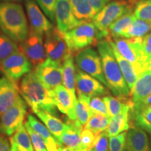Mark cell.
Listing matches in <instances>:
<instances>
[{
	"label": "cell",
	"mask_w": 151,
	"mask_h": 151,
	"mask_svg": "<svg viewBox=\"0 0 151 151\" xmlns=\"http://www.w3.org/2000/svg\"><path fill=\"white\" fill-rule=\"evenodd\" d=\"M27 113L25 101L20 97L15 104L1 115L0 121V132L11 137L23 123Z\"/></svg>",
	"instance_id": "cell-9"
},
{
	"label": "cell",
	"mask_w": 151,
	"mask_h": 151,
	"mask_svg": "<svg viewBox=\"0 0 151 151\" xmlns=\"http://www.w3.org/2000/svg\"><path fill=\"white\" fill-rule=\"evenodd\" d=\"M17 42L6 35H0V64L18 50Z\"/></svg>",
	"instance_id": "cell-33"
},
{
	"label": "cell",
	"mask_w": 151,
	"mask_h": 151,
	"mask_svg": "<svg viewBox=\"0 0 151 151\" xmlns=\"http://www.w3.org/2000/svg\"><path fill=\"white\" fill-rule=\"evenodd\" d=\"M137 19L134 13L129 12L116 20L109 27V35L113 38L120 37L122 32L127 29Z\"/></svg>",
	"instance_id": "cell-30"
},
{
	"label": "cell",
	"mask_w": 151,
	"mask_h": 151,
	"mask_svg": "<svg viewBox=\"0 0 151 151\" xmlns=\"http://www.w3.org/2000/svg\"><path fill=\"white\" fill-rule=\"evenodd\" d=\"M107 40L109 41V43H110L113 53H114V55L116 57L117 61H118L120 69H121L124 80H125L130 91H131V90L133 88L138 78V73L137 72V70H136L135 67H134V65L132 63H130L129 61L124 59L123 57L120 54V52H118L116 46H115V43L113 42V41L111 40L109 37L107 38Z\"/></svg>",
	"instance_id": "cell-24"
},
{
	"label": "cell",
	"mask_w": 151,
	"mask_h": 151,
	"mask_svg": "<svg viewBox=\"0 0 151 151\" xmlns=\"http://www.w3.org/2000/svg\"><path fill=\"white\" fill-rule=\"evenodd\" d=\"M151 94V65L138 76L133 88L130 91L131 104L139 103Z\"/></svg>",
	"instance_id": "cell-18"
},
{
	"label": "cell",
	"mask_w": 151,
	"mask_h": 151,
	"mask_svg": "<svg viewBox=\"0 0 151 151\" xmlns=\"http://www.w3.org/2000/svg\"><path fill=\"white\" fill-rule=\"evenodd\" d=\"M90 107L93 114L102 115V116L110 118L105 102L104 101L103 99H101L99 97H94L91 98Z\"/></svg>",
	"instance_id": "cell-40"
},
{
	"label": "cell",
	"mask_w": 151,
	"mask_h": 151,
	"mask_svg": "<svg viewBox=\"0 0 151 151\" xmlns=\"http://www.w3.org/2000/svg\"><path fill=\"white\" fill-rule=\"evenodd\" d=\"M73 14L80 20H90L95 16L96 11L88 0H69Z\"/></svg>",
	"instance_id": "cell-29"
},
{
	"label": "cell",
	"mask_w": 151,
	"mask_h": 151,
	"mask_svg": "<svg viewBox=\"0 0 151 151\" xmlns=\"http://www.w3.org/2000/svg\"><path fill=\"white\" fill-rule=\"evenodd\" d=\"M1 1H3L4 2H11V1H18L20 0H1Z\"/></svg>",
	"instance_id": "cell-48"
},
{
	"label": "cell",
	"mask_w": 151,
	"mask_h": 151,
	"mask_svg": "<svg viewBox=\"0 0 151 151\" xmlns=\"http://www.w3.org/2000/svg\"><path fill=\"white\" fill-rule=\"evenodd\" d=\"M69 127L62 136L60 144L62 146L69 148L71 151H80L81 149V134L82 126L76 120L69 119L67 122ZM86 151V150H84Z\"/></svg>",
	"instance_id": "cell-20"
},
{
	"label": "cell",
	"mask_w": 151,
	"mask_h": 151,
	"mask_svg": "<svg viewBox=\"0 0 151 151\" xmlns=\"http://www.w3.org/2000/svg\"><path fill=\"white\" fill-rule=\"evenodd\" d=\"M102 99L106 106L110 118H113L120 114L128 102V101L123 102L122 101L123 100L120 99L118 97H112L111 95L104 96Z\"/></svg>",
	"instance_id": "cell-34"
},
{
	"label": "cell",
	"mask_w": 151,
	"mask_h": 151,
	"mask_svg": "<svg viewBox=\"0 0 151 151\" xmlns=\"http://www.w3.org/2000/svg\"><path fill=\"white\" fill-rule=\"evenodd\" d=\"M58 151H71L70 149L67 148V147H63L60 146L59 148H58Z\"/></svg>",
	"instance_id": "cell-47"
},
{
	"label": "cell",
	"mask_w": 151,
	"mask_h": 151,
	"mask_svg": "<svg viewBox=\"0 0 151 151\" xmlns=\"http://www.w3.org/2000/svg\"><path fill=\"white\" fill-rule=\"evenodd\" d=\"M135 104H143V105H151V94L146 98L144 100H143L141 102Z\"/></svg>",
	"instance_id": "cell-45"
},
{
	"label": "cell",
	"mask_w": 151,
	"mask_h": 151,
	"mask_svg": "<svg viewBox=\"0 0 151 151\" xmlns=\"http://www.w3.org/2000/svg\"><path fill=\"white\" fill-rule=\"evenodd\" d=\"M151 32V22L137 18L127 29L123 31L120 37L126 39L143 38Z\"/></svg>",
	"instance_id": "cell-28"
},
{
	"label": "cell",
	"mask_w": 151,
	"mask_h": 151,
	"mask_svg": "<svg viewBox=\"0 0 151 151\" xmlns=\"http://www.w3.org/2000/svg\"><path fill=\"white\" fill-rule=\"evenodd\" d=\"M52 94L57 108L60 112L65 114L68 118L72 120H76L75 111V103L69 92L65 86L60 85L51 90Z\"/></svg>",
	"instance_id": "cell-19"
},
{
	"label": "cell",
	"mask_w": 151,
	"mask_h": 151,
	"mask_svg": "<svg viewBox=\"0 0 151 151\" xmlns=\"http://www.w3.org/2000/svg\"><path fill=\"white\" fill-rule=\"evenodd\" d=\"M62 35L71 53L88 48L104 39L92 21L88 20H81L78 26Z\"/></svg>",
	"instance_id": "cell-4"
},
{
	"label": "cell",
	"mask_w": 151,
	"mask_h": 151,
	"mask_svg": "<svg viewBox=\"0 0 151 151\" xmlns=\"http://www.w3.org/2000/svg\"><path fill=\"white\" fill-rule=\"evenodd\" d=\"M20 90L15 81L4 77L0 85V116L16 104L20 96Z\"/></svg>",
	"instance_id": "cell-16"
},
{
	"label": "cell",
	"mask_w": 151,
	"mask_h": 151,
	"mask_svg": "<svg viewBox=\"0 0 151 151\" xmlns=\"http://www.w3.org/2000/svg\"><path fill=\"white\" fill-rule=\"evenodd\" d=\"M127 132L109 137V151H125L127 144Z\"/></svg>",
	"instance_id": "cell-37"
},
{
	"label": "cell",
	"mask_w": 151,
	"mask_h": 151,
	"mask_svg": "<svg viewBox=\"0 0 151 151\" xmlns=\"http://www.w3.org/2000/svg\"><path fill=\"white\" fill-rule=\"evenodd\" d=\"M10 140L15 143L19 151H35L31 139L24 124L20 126Z\"/></svg>",
	"instance_id": "cell-31"
},
{
	"label": "cell",
	"mask_w": 151,
	"mask_h": 151,
	"mask_svg": "<svg viewBox=\"0 0 151 151\" xmlns=\"http://www.w3.org/2000/svg\"><path fill=\"white\" fill-rule=\"evenodd\" d=\"M27 122L33 129L43 138L48 151H58V148L61 146L44 124L31 114L28 115Z\"/></svg>",
	"instance_id": "cell-26"
},
{
	"label": "cell",
	"mask_w": 151,
	"mask_h": 151,
	"mask_svg": "<svg viewBox=\"0 0 151 151\" xmlns=\"http://www.w3.org/2000/svg\"><path fill=\"white\" fill-rule=\"evenodd\" d=\"M0 151H11V146L7 138L0 137Z\"/></svg>",
	"instance_id": "cell-44"
},
{
	"label": "cell",
	"mask_w": 151,
	"mask_h": 151,
	"mask_svg": "<svg viewBox=\"0 0 151 151\" xmlns=\"http://www.w3.org/2000/svg\"><path fill=\"white\" fill-rule=\"evenodd\" d=\"M0 68L7 78L11 81H18L31 72L32 64L23 52L18 50L0 64Z\"/></svg>",
	"instance_id": "cell-8"
},
{
	"label": "cell",
	"mask_w": 151,
	"mask_h": 151,
	"mask_svg": "<svg viewBox=\"0 0 151 151\" xmlns=\"http://www.w3.org/2000/svg\"><path fill=\"white\" fill-rule=\"evenodd\" d=\"M136 18L151 22V0H141L134 10Z\"/></svg>",
	"instance_id": "cell-35"
},
{
	"label": "cell",
	"mask_w": 151,
	"mask_h": 151,
	"mask_svg": "<svg viewBox=\"0 0 151 151\" xmlns=\"http://www.w3.org/2000/svg\"><path fill=\"white\" fill-rule=\"evenodd\" d=\"M35 1L52 22L55 20L56 0H35Z\"/></svg>",
	"instance_id": "cell-39"
},
{
	"label": "cell",
	"mask_w": 151,
	"mask_h": 151,
	"mask_svg": "<svg viewBox=\"0 0 151 151\" xmlns=\"http://www.w3.org/2000/svg\"><path fill=\"white\" fill-rule=\"evenodd\" d=\"M130 107L129 122L131 127L140 128L151 135V105L130 104Z\"/></svg>",
	"instance_id": "cell-17"
},
{
	"label": "cell",
	"mask_w": 151,
	"mask_h": 151,
	"mask_svg": "<svg viewBox=\"0 0 151 151\" xmlns=\"http://www.w3.org/2000/svg\"><path fill=\"white\" fill-rule=\"evenodd\" d=\"M11 151H19L18 150V148H17V147L16 145H15V143L13 142L12 141H11Z\"/></svg>",
	"instance_id": "cell-46"
},
{
	"label": "cell",
	"mask_w": 151,
	"mask_h": 151,
	"mask_svg": "<svg viewBox=\"0 0 151 151\" xmlns=\"http://www.w3.org/2000/svg\"><path fill=\"white\" fill-rule=\"evenodd\" d=\"M1 80H2V78H0V85H1Z\"/></svg>",
	"instance_id": "cell-50"
},
{
	"label": "cell",
	"mask_w": 151,
	"mask_h": 151,
	"mask_svg": "<svg viewBox=\"0 0 151 151\" xmlns=\"http://www.w3.org/2000/svg\"><path fill=\"white\" fill-rule=\"evenodd\" d=\"M44 47L47 58L60 63H63L66 56L70 52L63 35L58 27H53L46 33Z\"/></svg>",
	"instance_id": "cell-11"
},
{
	"label": "cell",
	"mask_w": 151,
	"mask_h": 151,
	"mask_svg": "<svg viewBox=\"0 0 151 151\" xmlns=\"http://www.w3.org/2000/svg\"><path fill=\"white\" fill-rule=\"evenodd\" d=\"M25 6L32 30L43 36L53 28L52 22L43 14L35 0H26Z\"/></svg>",
	"instance_id": "cell-15"
},
{
	"label": "cell",
	"mask_w": 151,
	"mask_h": 151,
	"mask_svg": "<svg viewBox=\"0 0 151 151\" xmlns=\"http://www.w3.org/2000/svg\"><path fill=\"white\" fill-rule=\"evenodd\" d=\"M129 12H131L130 8L125 1H111L96 14L92 19V22L105 39L109 37V27L111 24Z\"/></svg>",
	"instance_id": "cell-6"
},
{
	"label": "cell",
	"mask_w": 151,
	"mask_h": 151,
	"mask_svg": "<svg viewBox=\"0 0 151 151\" xmlns=\"http://www.w3.org/2000/svg\"><path fill=\"white\" fill-rule=\"evenodd\" d=\"M33 112L39 117V119H41V121L45 124L46 127L48 128L50 133L60 144L62 136L69 127V125L62 122L59 118L46 111L36 110L34 111Z\"/></svg>",
	"instance_id": "cell-22"
},
{
	"label": "cell",
	"mask_w": 151,
	"mask_h": 151,
	"mask_svg": "<svg viewBox=\"0 0 151 151\" xmlns=\"http://www.w3.org/2000/svg\"><path fill=\"white\" fill-rule=\"evenodd\" d=\"M63 76L62 83L72 96L76 104V67L71 52H69L64 60Z\"/></svg>",
	"instance_id": "cell-25"
},
{
	"label": "cell",
	"mask_w": 151,
	"mask_h": 151,
	"mask_svg": "<svg viewBox=\"0 0 151 151\" xmlns=\"http://www.w3.org/2000/svg\"><path fill=\"white\" fill-rule=\"evenodd\" d=\"M24 126L31 139L35 151H48L43 138L33 129V128L30 126L27 121L24 123Z\"/></svg>",
	"instance_id": "cell-36"
},
{
	"label": "cell",
	"mask_w": 151,
	"mask_h": 151,
	"mask_svg": "<svg viewBox=\"0 0 151 151\" xmlns=\"http://www.w3.org/2000/svg\"><path fill=\"white\" fill-rule=\"evenodd\" d=\"M77 97L76 103L75 106V111L76 115V121L81 126H85L91 116L93 115L90 107L91 97L85 95L79 92Z\"/></svg>",
	"instance_id": "cell-27"
},
{
	"label": "cell",
	"mask_w": 151,
	"mask_h": 151,
	"mask_svg": "<svg viewBox=\"0 0 151 151\" xmlns=\"http://www.w3.org/2000/svg\"><path fill=\"white\" fill-rule=\"evenodd\" d=\"M76 86L77 92L90 97H100L109 94V89L94 77L76 68Z\"/></svg>",
	"instance_id": "cell-13"
},
{
	"label": "cell",
	"mask_w": 151,
	"mask_h": 151,
	"mask_svg": "<svg viewBox=\"0 0 151 151\" xmlns=\"http://www.w3.org/2000/svg\"><path fill=\"white\" fill-rule=\"evenodd\" d=\"M111 118L99 114H93L84 126V129H89L96 136L106 131L108 127Z\"/></svg>",
	"instance_id": "cell-32"
},
{
	"label": "cell",
	"mask_w": 151,
	"mask_h": 151,
	"mask_svg": "<svg viewBox=\"0 0 151 151\" xmlns=\"http://www.w3.org/2000/svg\"><path fill=\"white\" fill-rule=\"evenodd\" d=\"M109 137L106 132H104L96 136L93 143L88 151H109Z\"/></svg>",
	"instance_id": "cell-38"
},
{
	"label": "cell",
	"mask_w": 151,
	"mask_h": 151,
	"mask_svg": "<svg viewBox=\"0 0 151 151\" xmlns=\"http://www.w3.org/2000/svg\"><path fill=\"white\" fill-rule=\"evenodd\" d=\"M76 63L81 71L97 79L109 89L108 83L104 74L101 57L95 50L88 47L80 50L76 56Z\"/></svg>",
	"instance_id": "cell-7"
},
{
	"label": "cell",
	"mask_w": 151,
	"mask_h": 151,
	"mask_svg": "<svg viewBox=\"0 0 151 151\" xmlns=\"http://www.w3.org/2000/svg\"><path fill=\"white\" fill-rule=\"evenodd\" d=\"M20 93L33 111L41 110L53 116L58 114L52 91L41 82L35 71L26 74L22 79Z\"/></svg>",
	"instance_id": "cell-1"
},
{
	"label": "cell",
	"mask_w": 151,
	"mask_h": 151,
	"mask_svg": "<svg viewBox=\"0 0 151 151\" xmlns=\"http://www.w3.org/2000/svg\"><path fill=\"white\" fill-rule=\"evenodd\" d=\"M35 73L41 82L50 90L62 83L63 65L47 58L43 63L37 66Z\"/></svg>",
	"instance_id": "cell-10"
},
{
	"label": "cell",
	"mask_w": 151,
	"mask_h": 151,
	"mask_svg": "<svg viewBox=\"0 0 151 151\" xmlns=\"http://www.w3.org/2000/svg\"><path fill=\"white\" fill-rule=\"evenodd\" d=\"M55 20L57 27L62 33L72 29L81 21L73 14L69 0H56Z\"/></svg>",
	"instance_id": "cell-14"
},
{
	"label": "cell",
	"mask_w": 151,
	"mask_h": 151,
	"mask_svg": "<svg viewBox=\"0 0 151 151\" xmlns=\"http://www.w3.org/2000/svg\"><path fill=\"white\" fill-rule=\"evenodd\" d=\"M142 49L149 65H151V32L142 38Z\"/></svg>",
	"instance_id": "cell-42"
},
{
	"label": "cell",
	"mask_w": 151,
	"mask_h": 151,
	"mask_svg": "<svg viewBox=\"0 0 151 151\" xmlns=\"http://www.w3.org/2000/svg\"><path fill=\"white\" fill-rule=\"evenodd\" d=\"M19 48L27 56L32 65L36 67L47 59L42 36L32 29L25 40L21 43Z\"/></svg>",
	"instance_id": "cell-12"
},
{
	"label": "cell",
	"mask_w": 151,
	"mask_h": 151,
	"mask_svg": "<svg viewBox=\"0 0 151 151\" xmlns=\"http://www.w3.org/2000/svg\"><path fill=\"white\" fill-rule=\"evenodd\" d=\"M149 141H150V151H151V137L150 139H149Z\"/></svg>",
	"instance_id": "cell-49"
},
{
	"label": "cell",
	"mask_w": 151,
	"mask_h": 151,
	"mask_svg": "<svg viewBox=\"0 0 151 151\" xmlns=\"http://www.w3.org/2000/svg\"><path fill=\"white\" fill-rule=\"evenodd\" d=\"M97 48L101 57L104 74L108 83L109 89L116 97L124 101L127 100L130 96V90L109 41L102 39L98 41Z\"/></svg>",
	"instance_id": "cell-2"
},
{
	"label": "cell",
	"mask_w": 151,
	"mask_h": 151,
	"mask_svg": "<svg viewBox=\"0 0 151 151\" xmlns=\"http://www.w3.org/2000/svg\"><path fill=\"white\" fill-rule=\"evenodd\" d=\"M88 1L96 13H97L105 6L109 0H88Z\"/></svg>",
	"instance_id": "cell-43"
},
{
	"label": "cell",
	"mask_w": 151,
	"mask_h": 151,
	"mask_svg": "<svg viewBox=\"0 0 151 151\" xmlns=\"http://www.w3.org/2000/svg\"><path fill=\"white\" fill-rule=\"evenodd\" d=\"M113 42L120 54L134 65L138 76L150 65L143 54L142 38L117 37L113 38Z\"/></svg>",
	"instance_id": "cell-5"
},
{
	"label": "cell",
	"mask_w": 151,
	"mask_h": 151,
	"mask_svg": "<svg viewBox=\"0 0 151 151\" xmlns=\"http://www.w3.org/2000/svg\"><path fill=\"white\" fill-rule=\"evenodd\" d=\"M130 108L129 101H128L120 114L111 118L108 127L105 131L109 137L116 136L122 132L127 131L131 127L129 122Z\"/></svg>",
	"instance_id": "cell-23"
},
{
	"label": "cell",
	"mask_w": 151,
	"mask_h": 151,
	"mask_svg": "<svg viewBox=\"0 0 151 151\" xmlns=\"http://www.w3.org/2000/svg\"><path fill=\"white\" fill-rule=\"evenodd\" d=\"M96 135L89 129H84L81 134V149L88 151L93 143Z\"/></svg>",
	"instance_id": "cell-41"
},
{
	"label": "cell",
	"mask_w": 151,
	"mask_h": 151,
	"mask_svg": "<svg viewBox=\"0 0 151 151\" xmlns=\"http://www.w3.org/2000/svg\"><path fill=\"white\" fill-rule=\"evenodd\" d=\"M0 28L16 42L25 40L29 29L22 6L12 2L0 3Z\"/></svg>",
	"instance_id": "cell-3"
},
{
	"label": "cell",
	"mask_w": 151,
	"mask_h": 151,
	"mask_svg": "<svg viewBox=\"0 0 151 151\" xmlns=\"http://www.w3.org/2000/svg\"><path fill=\"white\" fill-rule=\"evenodd\" d=\"M127 151H150V141L147 133L138 127H130L127 132Z\"/></svg>",
	"instance_id": "cell-21"
}]
</instances>
